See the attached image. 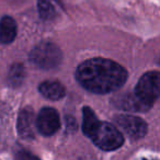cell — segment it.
<instances>
[{"instance_id":"cell-11","label":"cell","mask_w":160,"mask_h":160,"mask_svg":"<svg viewBox=\"0 0 160 160\" xmlns=\"http://www.w3.org/2000/svg\"><path fill=\"white\" fill-rule=\"evenodd\" d=\"M17 36V23L11 17H2L0 19V43L10 44Z\"/></svg>"},{"instance_id":"cell-10","label":"cell","mask_w":160,"mask_h":160,"mask_svg":"<svg viewBox=\"0 0 160 160\" xmlns=\"http://www.w3.org/2000/svg\"><path fill=\"white\" fill-rule=\"evenodd\" d=\"M64 0H38V9L43 20H52L62 8Z\"/></svg>"},{"instance_id":"cell-6","label":"cell","mask_w":160,"mask_h":160,"mask_svg":"<svg viewBox=\"0 0 160 160\" xmlns=\"http://www.w3.org/2000/svg\"><path fill=\"white\" fill-rule=\"evenodd\" d=\"M36 131L43 136H52L59 129V114L54 108H43L35 118Z\"/></svg>"},{"instance_id":"cell-12","label":"cell","mask_w":160,"mask_h":160,"mask_svg":"<svg viewBox=\"0 0 160 160\" xmlns=\"http://www.w3.org/2000/svg\"><path fill=\"white\" fill-rule=\"evenodd\" d=\"M82 132L86 136H89L90 133L93 131V128L96 127V125L98 124L99 120L97 118L96 113L93 112V110L89 107H85L82 110Z\"/></svg>"},{"instance_id":"cell-2","label":"cell","mask_w":160,"mask_h":160,"mask_svg":"<svg viewBox=\"0 0 160 160\" xmlns=\"http://www.w3.org/2000/svg\"><path fill=\"white\" fill-rule=\"evenodd\" d=\"M97 147L105 151L115 150L124 142V137L113 124L99 121L93 131L88 136Z\"/></svg>"},{"instance_id":"cell-4","label":"cell","mask_w":160,"mask_h":160,"mask_svg":"<svg viewBox=\"0 0 160 160\" xmlns=\"http://www.w3.org/2000/svg\"><path fill=\"white\" fill-rule=\"evenodd\" d=\"M160 92V75L158 71H148L140 77L134 93L149 108L153 105Z\"/></svg>"},{"instance_id":"cell-7","label":"cell","mask_w":160,"mask_h":160,"mask_svg":"<svg viewBox=\"0 0 160 160\" xmlns=\"http://www.w3.org/2000/svg\"><path fill=\"white\" fill-rule=\"evenodd\" d=\"M35 115L31 108H24L19 113L18 118V132L24 139H33L35 136Z\"/></svg>"},{"instance_id":"cell-5","label":"cell","mask_w":160,"mask_h":160,"mask_svg":"<svg viewBox=\"0 0 160 160\" xmlns=\"http://www.w3.org/2000/svg\"><path fill=\"white\" fill-rule=\"evenodd\" d=\"M115 124L131 139H139L147 134V124L142 118L129 114H120L114 118Z\"/></svg>"},{"instance_id":"cell-8","label":"cell","mask_w":160,"mask_h":160,"mask_svg":"<svg viewBox=\"0 0 160 160\" xmlns=\"http://www.w3.org/2000/svg\"><path fill=\"white\" fill-rule=\"evenodd\" d=\"M115 105L121 108V110L131 112H145L150 108L145 104L135 93H125L115 99Z\"/></svg>"},{"instance_id":"cell-9","label":"cell","mask_w":160,"mask_h":160,"mask_svg":"<svg viewBox=\"0 0 160 160\" xmlns=\"http://www.w3.org/2000/svg\"><path fill=\"white\" fill-rule=\"evenodd\" d=\"M38 91L44 98L48 100L57 101L64 98L65 87L57 80H46L38 86Z\"/></svg>"},{"instance_id":"cell-13","label":"cell","mask_w":160,"mask_h":160,"mask_svg":"<svg viewBox=\"0 0 160 160\" xmlns=\"http://www.w3.org/2000/svg\"><path fill=\"white\" fill-rule=\"evenodd\" d=\"M25 78V69L23 65L14 64L10 67L8 72V81L12 87H19L23 83Z\"/></svg>"},{"instance_id":"cell-1","label":"cell","mask_w":160,"mask_h":160,"mask_svg":"<svg viewBox=\"0 0 160 160\" xmlns=\"http://www.w3.org/2000/svg\"><path fill=\"white\" fill-rule=\"evenodd\" d=\"M76 79L88 91L105 94L116 91L124 86L127 80V71L111 59L91 58L78 66Z\"/></svg>"},{"instance_id":"cell-3","label":"cell","mask_w":160,"mask_h":160,"mask_svg":"<svg viewBox=\"0 0 160 160\" xmlns=\"http://www.w3.org/2000/svg\"><path fill=\"white\" fill-rule=\"evenodd\" d=\"M29 59L34 66L41 69H53L62 62V54L55 44L43 42L32 49Z\"/></svg>"}]
</instances>
